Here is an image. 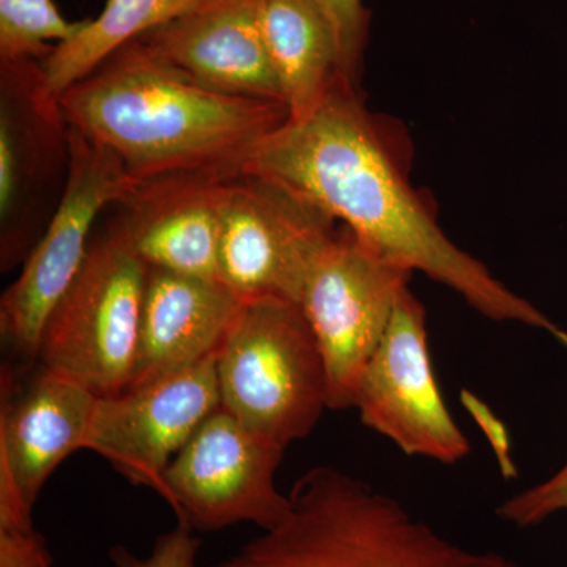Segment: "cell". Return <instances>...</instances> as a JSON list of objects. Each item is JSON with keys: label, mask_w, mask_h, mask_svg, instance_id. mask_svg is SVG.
Segmentation results:
<instances>
[{"label": "cell", "mask_w": 567, "mask_h": 567, "mask_svg": "<svg viewBox=\"0 0 567 567\" xmlns=\"http://www.w3.org/2000/svg\"><path fill=\"white\" fill-rule=\"evenodd\" d=\"M289 498L281 524L212 567H520L453 543L334 466L306 472Z\"/></svg>", "instance_id": "cell-3"}, {"label": "cell", "mask_w": 567, "mask_h": 567, "mask_svg": "<svg viewBox=\"0 0 567 567\" xmlns=\"http://www.w3.org/2000/svg\"><path fill=\"white\" fill-rule=\"evenodd\" d=\"M0 221L2 264L17 257L20 223L54 163L69 158V125L59 100L41 89L40 62H0Z\"/></svg>", "instance_id": "cell-15"}, {"label": "cell", "mask_w": 567, "mask_h": 567, "mask_svg": "<svg viewBox=\"0 0 567 567\" xmlns=\"http://www.w3.org/2000/svg\"><path fill=\"white\" fill-rule=\"evenodd\" d=\"M336 234L333 219L251 174L224 181L219 282L240 303L300 305L309 271Z\"/></svg>", "instance_id": "cell-8"}, {"label": "cell", "mask_w": 567, "mask_h": 567, "mask_svg": "<svg viewBox=\"0 0 567 567\" xmlns=\"http://www.w3.org/2000/svg\"><path fill=\"white\" fill-rule=\"evenodd\" d=\"M147 267L114 229L92 244L80 274L41 334V368L99 398L130 386L136 364Z\"/></svg>", "instance_id": "cell-5"}, {"label": "cell", "mask_w": 567, "mask_h": 567, "mask_svg": "<svg viewBox=\"0 0 567 567\" xmlns=\"http://www.w3.org/2000/svg\"><path fill=\"white\" fill-rule=\"evenodd\" d=\"M140 185L114 153L69 126L58 208L0 300V333L14 353L39 358L44 324L80 274L95 219L106 205L125 203Z\"/></svg>", "instance_id": "cell-6"}, {"label": "cell", "mask_w": 567, "mask_h": 567, "mask_svg": "<svg viewBox=\"0 0 567 567\" xmlns=\"http://www.w3.org/2000/svg\"><path fill=\"white\" fill-rule=\"evenodd\" d=\"M0 567H55L47 539L35 528L0 529Z\"/></svg>", "instance_id": "cell-23"}, {"label": "cell", "mask_w": 567, "mask_h": 567, "mask_svg": "<svg viewBox=\"0 0 567 567\" xmlns=\"http://www.w3.org/2000/svg\"><path fill=\"white\" fill-rule=\"evenodd\" d=\"M221 406L279 450L315 431L328 409L327 368L300 305L241 303L216 354Z\"/></svg>", "instance_id": "cell-4"}, {"label": "cell", "mask_w": 567, "mask_h": 567, "mask_svg": "<svg viewBox=\"0 0 567 567\" xmlns=\"http://www.w3.org/2000/svg\"><path fill=\"white\" fill-rule=\"evenodd\" d=\"M245 174L275 183L361 244L421 271L495 322L546 331L567 349V331L495 279L454 245L399 173L368 117L357 89L336 82L322 102L268 134Z\"/></svg>", "instance_id": "cell-1"}, {"label": "cell", "mask_w": 567, "mask_h": 567, "mask_svg": "<svg viewBox=\"0 0 567 567\" xmlns=\"http://www.w3.org/2000/svg\"><path fill=\"white\" fill-rule=\"evenodd\" d=\"M240 306L221 282L147 268L130 386L218 353Z\"/></svg>", "instance_id": "cell-16"}, {"label": "cell", "mask_w": 567, "mask_h": 567, "mask_svg": "<svg viewBox=\"0 0 567 567\" xmlns=\"http://www.w3.org/2000/svg\"><path fill=\"white\" fill-rule=\"evenodd\" d=\"M224 181L175 175L142 182L114 230L147 268L219 282Z\"/></svg>", "instance_id": "cell-14"}, {"label": "cell", "mask_w": 567, "mask_h": 567, "mask_svg": "<svg viewBox=\"0 0 567 567\" xmlns=\"http://www.w3.org/2000/svg\"><path fill=\"white\" fill-rule=\"evenodd\" d=\"M137 40L210 91L286 104L265 43L259 0H204Z\"/></svg>", "instance_id": "cell-13"}, {"label": "cell", "mask_w": 567, "mask_h": 567, "mask_svg": "<svg viewBox=\"0 0 567 567\" xmlns=\"http://www.w3.org/2000/svg\"><path fill=\"white\" fill-rule=\"evenodd\" d=\"M461 399L466 409H468V412L481 424L483 431L486 432L488 440H491L499 465H502L503 475L505 477H516V466H514L513 458H511L509 440H507L505 425L502 424V421L496 420L494 413L475 394L464 390L462 391Z\"/></svg>", "instance_id": "cell-24"}, {"label": "cell", "mask_w": 567, "mask_h": 567, "mask_svg": "<svg viewBox=\"0 0 567 567\" xmlns=\"http://www.w3.org/2000/svg\"><path fill=\"white\" fill-rule=\"evenodd\" d=\"M284 457L219 406L174 457L164 475L163 498L178 524L213 533L237 524L262 529L281 524L289 495L276 487Z\"/></svg>", "instance_id": "cell-9"}, {"label": "cell", "mask_w": 567, "mask_h": 567, "mask_svg": "<svg viewBox=\"0 0 567 567\" xmlns=\"http://www.w3.org/2000/svg\"><path fill=\"white\" fill-rule=\"evenodd\" d=\"M13 379L3 368L0 529H31L41 488L66 457L85 450L99 395L44 368L22 386Z\"/></svg>", "instance_id": "cell-12"}, {"label": "cell", "mask_w": 567, "mask_h": 567, "mask_svg": "<svg viewBox=\"0 0 567 567\" xmlns=\"http://www.w3.org/2000/svg\"><path fill=\"white\" fill-rule=\"evenodd\" d=\"M199 537L193 535L192 528L178 524L156 537L148 557H137L125 546H114L107 555L115 567H199Z\"/></svg>", "instance_id": "cell-22"}, {"label": "cell", "mask_w": 567, "mask_h": 567, "mask_svg": "<svg viewBox=\"0 0 567 567\" xmlns=\"http://www.w3.org/2000/svg\"><path fill=\"white\" fill-rule=\"evenodd\" d=\"M59 106L70 128L114 153L140 183L235 177L290 115L282 103L210 91L140 40L71 85Z\"/></svg>", "instance_id": "cell-2"}, {"label": "cell", "mask_w": 567, "mask_h": 567, "mask_svg": "<svg viewBox=\"0 0 567 567\" xmlns=\"http://www.w3.org/2000/svg\"><path fill=\"white\" fill-rule=\"evenodd\" d=\"M259 14L289 117H300L344 81L333 31L315 0H259Z\"/></svg>", "instance_id": "cell-17"}, {"label": "cell", "mask_w": 567, "mask_h": 567, "mask_svg": "<svg viewBox=\"0 0 567 567\" xmlns=\"http://www.w3.org/2000/svg\"><path fill=\"white\" fill-rule=\"evenodd\" d=\"M216 354L96 399L85 450L106 458L134 486L162 495L167 466L221 406Z\"/></svg>", "instance_id": "cell-11"}, {"label": "cell", "mask_w": 567, "mask_h": 567, "mask_svg": "<svg viewBox=\"0 0 567 567\" xmlns=\"http://www.w3.org/2000/svg\"><path fill=\"white\" fill-rule=\"evenodd\" d=\"M412 274L349 230L336 233L317 257L300 306L327 368L328 409L354 406L365 365Z\"/></svg>", "instance_id": "cell-7"}, {"label": "cell", "mask_w": 567, "mask_h": 567, "mask_svg": "<svg viewBox=\"0 0 567 567\" xmlns=\"http://www.w3.org/2000/svg\"><path fill=\"white\" fill-rule=\"evenodd\" d=\"M563 511H567V462L554 476L507 498L496 514L507 524L528 528Z\"/></svg>", "instance_id": "cell-21"}, {"label": "cell", "mask_w": 567, "mask_h": 567, "mask_svg": "<svg viewBox=\"0 0 567 567\" xmlns=\"http://www.w3.org/2000/svg\"><path fill=\"white\" fill-rule=\"evenodd\" d=\"M361 423L386 436L406 456L453 465L472 446L440 391L429 352L425 311L405 287L358 386Z\"/></svg>", "instance_id": "cell-10"}, {"label": "cell", "mask_w": 567, "mask_h": 567, "mask_svg": "<svg viewBox=\"0 0 567 567\" xmlns=\"http://www.w3.org/2000/svg\"><path fill=\"white\" fill-rule=\"evenodd\" d=\"M315 2L322 10L333 31L342 80L357 87L365 39H368L369 10L365 9L363 0H315Z\"/></svg>", "instance_id": "cell-20"}, {"label": "cell", "mask_w": 567, "mask_h": 567, "mask_svg": "<svg viewBox=\"0 0 567 567\" xmlns=\"http://www.w3.org/2000/svg\"><path fill=\"white\" fill-rule=\"evenodd\" d=\"M204 0H107L95 20L40 61L41 89L59 100L125 44L188 13Z\"/></svg>", "instance_id": "cell-18"}, {"label": "cell", "mask_w": 567, "mask_h": 567, "mask_svg": "<svg viewBox=\"0 0 567 567\" xmlns=\"http://www.w3.org/2000/svg\"><path fill=\"white\" fill-rule=\"evenodd\" d=\"M82 24L66 20L54 0H0V62L41 61Z\"/></svg>", "instance_id": "cell-19"}]
</instances>
